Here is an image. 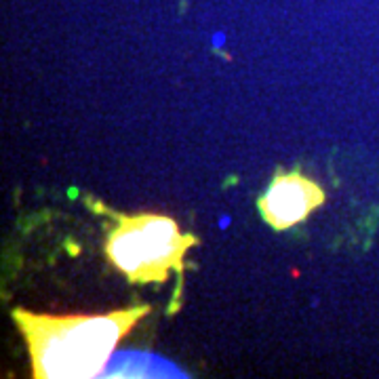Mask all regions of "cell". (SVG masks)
Listing matches in <instances>:
<instances>
[{"mask_svg":"<svg viewBox=\"0 0 379 379\" xmlns=\"http://www.w3.org/2000/svg\"><path fill=\"white\" fill-rule=\"evenodd\" d=\"M148 312V306L99 316H51L15 310L13 318L25 339L34 377L89 379L105 371L118 341Z\"/></svg>","mask_w":379,"mask_h":379,"instance_id":"6da1fadb","label":"cell"},{"mask_svg":"<svg viewBox=\"0 0 379 379\" xmlns=\"http://www.w3.org/2000/svg\"><path fill=\"white\" fill-rule=\"evenodd\" d=\"M105 253L131 282H165L169 272H183V257L198 240L181 234L175 219L165 215H116Z\"/></svg>","mask_w":379,"mask_h":379,"instance_id":"7a4b0ae2","label":"cell"},{"mask_svg":"<svg viewBox=\"0 0 379 379\" xmlns=\"http://www.w3.org/2000/svg\"><path fill=\"white\" fill-rule=\"evenodd\" d=\"M327 194L318 183L304 177L299 171L278 173L267 192L259 198V213L274 230H289L324 202Z\"/></svg>","mask_w":379,"mask_h":379,"instance_id":"3957f363","label":"cell"}]
</instances>
